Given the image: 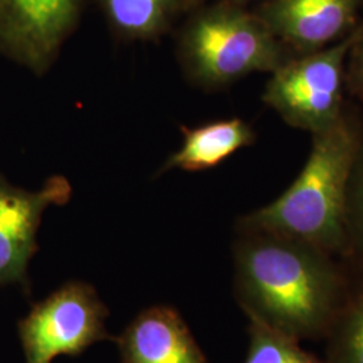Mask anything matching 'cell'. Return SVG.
Returning a JSON list of instances; mask_svg holds the SVG:
<instances>
[{
  "label": "cell",
  "instance_id": "cell-1",
  "mask_svg": "<svg viewBox=\"0 0 363 363\" xmlns=\"http://www.w3.org/2000/svg\"><path fill=\"white\" fill-rule=\"evenodd\" d=\"M350 286L325 250L276 234L235 247V295L249 319L301 340L327 335Z\"/></svg>",
  "mask_w": 363,
  "mask_h": 363
},
{
  "label": "cell",
  "instance_id": "cell-2",
  "mask_svg": "<svg viewBox=\"0 0 363 363\" xmlns=\"http://www.w3.org/2000/svg\"><path fill=\"white\" fill-rule=\"evenodd\" d=\"M358 145L343 117L313 133L311 154L298 179L269 205L244 217L245 233L276 234L328 255L347 253V194Z\"/></svg>",
  "mask_w": 363,
  "mask_h": 363
},
{
  "label": "cell",
  "instance_id": "cell-3",
  "mask_svg": "<svg viewBox=\"0 0 363 363\" xmlns=\"http://www.w3.org/2000/svg\"><path fill=\"white\" fill-rule=\"evenodd\" d=\"M181 57L199 84L223 86L286 62L284 45L257 13L229 1L205 7L182 33Z\"/></svg>",
  "mask_w": 363,
  "mask_h": 363
},
{
  "label": "cell",
  "instance_id": "cell-4",
  "mask_svg": "<svg viewBox=\"0 0 363 363\" xmlns=\"http://www.w3.org/2000/svg\"><path fill=\"white\" fill-rule=\"evenodd\" d=\"M361 37V33H355L279 66L265 86V104L288 125L312 135L333 127L342 118L343 65Z\"/></svg>",
  "mask_w": 363,
  "mask_h": 363
},
{
  "label": "cell",
  "instance_id": "cell-5",
  "mask_svg": "<svg viewBox=\"0 0 363 363\" xmlns=\"http://www.w3.org/2000/svg\"><path fill=\"white\" fill-rule=\"evenodd\" d=\"M106 318L108 308L93 286L72 281L58 288L19 322L26 363H52L57 357L79 355L97 342L113 339Z\"/></svg>",
  "mask_w": 363,
  "mask_h": 363
},
{
  "label": "cell",
  "instance_id": "cell-6",
  "mask_svg": "<svg viewBox=\"0 0 363 363\" xmlns=\"http://www.w3.org/2000/svg\"><path fill=\"white\" fill-rule=\"evenodd\" d=\"M82 0H0V52L45 72L77 25Z\"/></svg>",
  "mask_w": 363,
  "mask_h": 363
},
{
  "label": "cell",
  "instance_id": "cell-7",
  "mask_svg": "<svg viewBox=\"0 0 363 363\" xmlns=\"http://www.w3.org/2000/svg\"><path fill=\"white\" fill-rule=\"evenodd\" d=\"M72 186L52 177L28 191L0 177V286L26 284L30 259L38 250L37 235L45 211L69 202Z\"/></svg>",
  "mask_w": 363,
  "mask_h": 363
},
{
  "label": "cell",
  "instance_id": "cell-8",
  "mask_svg": "<svg viewBox=\"0 0 363 363\" xmlns=\"http://www.w3.org/2000/svg\"><path fill=\"white\" fill-rule=\"evenodd\" d=\"M359 0H269L259 18L284 46L308 54L337 42L350 28Z\"/></svg>",
  "mask_w": 363,
  "mask_h": 363
},
{
  "label": "cell",
  "instance_id": "cell-9",
  "mask_svg": "<svg viewBox=\"0 0 363 363\" xmlns=\"http://www.w3.org/2000/svg\"><path fill=\"white\" fill-rule=\"evenodd\" d=\"M116 342L121 363H208L181 315L169 307L142 312Z\"/></svg>",
  "mask_w": 363,
  "mask_h": 363
},
{
  "label": "cell",
  "instance_id": "cell-10",
  "mask_svg": "<svg viewBox=\"0 0 363 363\" xmlns=\"http://www.w3.org/2000/svg\"><path fill=\"white\" fill-rule=\"evenodd\" d=\"M253 142L255 132L241 118L213 121L196 128H183L181 150L169 157L166 169H214Z\"/></svg>",
  "mask_w": 363,
  "mask_h": 363
},
{
  "label": "cell",
  "instance_id": "cell-11",
  "mask_svg": "<svg viewBox=\"0 0 363 363\" xmlns=\"http://www.w3.org/2000/svg\"><path fill=\"white\" fill-rule=\"evenodd\" d=\"M101 4L120 35L145 40L164 34L191 0H101Z\"/></svg>",
  "mask_w": 363,
  "mask_h": 363
},
{
  "label": "cell",
  "instance_id": "cell-12",
  "mask_svg": "<svg viewBox=\"0 0 363 363\" xmlns=\"http://www.w3.org/2000/svg\"><path fill=\"white\" fill-rule=\"evenodd\" d=\"M327 335L325 363H363V286L349 291Z\"/></svg>",
  "mask_w": 363,
  "mask_h": 363
},
{
  "label": "cell",
  "instance_id": "cell-13",
  "mask_svg": "<svg viewBox=\"0 0 363 363\" xmlns=\"http://www.w3.org/2000/svg\"><path fill=\"white\" fill-rule=\"evenodd\" d=\"M250 343L244 363H325L303 350L298 340L249 319Z\"/></svg>",
  "mask_w": 363,
  "mask_h": 363
},
{
  "label": "cell",
  "instance_id": "cell-14",
  "mask_svg": "<svg viewBox=\"0 0 363 363\" xmlns=\"http://www.w3.org/2000/svg\"><path fill=\"white\" fill-rule=\"evenodd\" d=\"M347 253L363 261V143L358 145L349 183Z\"/></svg>",
  "mask_w": 363,
  "mask_h": 363
},
{
  "label": "cell",
  "instance_id": "cell-15",
  "mask_svg": "<svg viewBox=\"0 0 363 363\" xmlns=\"http://www.w3.org/2000/svg\"><path fill=\"white\" fill-rule=\"evenodd\" d=\"M361 38L354 46L355 52L351 61L350 82L355 93L363 99V43H361Z\"/></svg>",
  "mask_w": 363,
  "mask_h": 363
},
{
  "label": "cell",
  "instance_id": "cell-16",
  "mask_svg": "<svg viewBox=\"0 0 363 363\" xmlns=\"http://www.w3.org/2000/svg\"><path fill=\"white\" fill-rule=\"evenodd\" d=\"M205 1H208V0H191V6H195V4H201V3H205ZM218 1H229V3L238 4V3H241V1H247V0H218Z\"/></svg>",
  "mask_w": 363,
  "mask_h": 363
}]
</instances>
